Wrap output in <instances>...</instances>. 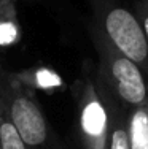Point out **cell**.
<instances>
[{"label":"cell","instance_id":"6da1fadb","mask_svg":"<svg viewBox=\"0 0 148 149\" xmlns=\"http://www.w3.org/2000/svg\"><path fill=\"white\" fill-rule=\"evenodd\" d=\"M89 35L97 54L99 79L126 109L148 106V76L142 68L89 22Z\"/></svg>","mask_w":148,"mask_h":149},{"label":"cell","instance_id":"7a4b0ae2","mask_svg":"<svg viewBox=\"0 0 148 149\" xmlns=\"http://www.w3.org/2000/svg\"><path fill=\"white\" fill-rule=\"evenodd\" d=\"M0 95L27 149H65L48 122L35 94L21 76L0 72Z\"/></svg>","mask_w":148,"mask_h":149},{"label":"cell","instance_id":"3957f363","mask_svg":"<svg viewBox=\"0 0 148 149\" xmlns=\"http://www.w3.org/2000/svg\"><path fill=\"white\" fill-rule=\"evenodd\" d=\"M88 3L91 24L148 76V45L132 5H128V0H88Z\"/></svg>","mask_w":148,"mask_h":149},{"label":"cell","instance_id":"277c9868","mask_svg":"<svg viewBox=\"0 0 148 149\" xmlns=\"http://www.w3.org/2000/svg\"><path fill=\"white\" fill-rule=\"evenodd\" d=\"M76 103L78 136L83 149H107L110 118L108 106L96 73V65L86 62L72 86Z\"/></svg>","mask_w":148,"mask_h":149},{"label":"cell","instance_id":"5b68a950","mask_svg":"<svg viewBox=\"0 0 148 149\" xmlns=\"http://www.w3.org/2000/svg\"><path fill=\"white\" fill-rule=\"evenodd\" d=\"M99 83H100L105 102H107L108 118H110V132H108L107 149H131L129 133H128V109L108 92V89L102 84L100 79H99Z\"/></svg>","mask_w":148,"mask_h":149},{"label":"cell","instance_id":"8992f818","mask_svg":"<svg viewBox=\"0 0 148 149\" xmlns=\"http://www.w3.org/2000/svg\"><path fill=\"white\" fill-rule=\"evenodd\" d=\"M18 0L0 2V48H8L21 38V27L16 15Z\"/></svg>","mask_w":148,"mask_h":149},{"label":"cell","instance_id":"52a82bcc","mask_svg":"<svg viewBox=\"0 0 148 149\" xmlns=\"http://www.w3.org/2000/svg\"><path fill=\"white\" fill-rule=\"evenodd\" d=\"M0 149H27L15 124L10 119L5 106L0 111Z\"/></svg>","mask_w":148,"mask_h":149},{"label":"cell","instance_id":"ba28073f","mask_svg":"<svg viewBox=\"0 0 148 149\" xmlns=\"http://www.w3.org/2000/svg\"><path fill=\"white\" fill-rule=\"evenodd\" d=\"M132 8L148 45V0H135L132 3Z\"/></svg>","mask_w":148,"mask_h":149},{"label":"cell","instance_id":"9c48e42d","mask_svg":"<svg viewBox=\"0 0 148 149\" xmlns=\"http://www.w3.org/2000/svg\"><path fill=\"white\" fill-rule=\"evenodd\" d=\"M3 109V103H2V95H0V111Z\"/></svg>","mask_w":148,"mask_h":149},{"label":"cell","instance_id":"30bf717a","mask_svg":"<svg viewBox=\"0 0 148 149\" xmlns=\"http://www.w3.org/2000/svg\"><path fill=\"white\" fill-rule=\"evenodd\" d=\"M0 72H3V67H2V59H0Z\"/></svg>","mask_w":148,"mask_h":149},{"label":"cell","instance_id":"8fae6325","mask_svg":"<svg viewBox=\"0 0 148 149\" xmlns=\"http://www.w3.org/2000/svg\"><path fill=\"white\" fill-rule=\"evenodd\" d=\"M0 2H3V0H0Z\"/></svg>","mask_w":148,"mask_h":149}]
</instances>
